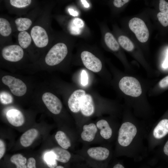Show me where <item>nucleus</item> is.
Wrapping results in <instances>:
<instances>
[{"instance_id":"obj_1","label":"nucleus","mask_w":168,"mask_h":168,"mask_svg":"<svg viewBox=\"0 0 168 168\" xmlns=\"http://www.w3.org/2000/svg\"><path fill=\"white\" fill-rule=\"evenodd\" d=\"M147 133V128L129 121L124 122L119 128L114 155L137 160L142 159L146 154L144 140L146 139Z\"/></svg>"},{"instance_id":"obj_2","label":"nucleus","mask_w":168,"mask_h":168,"mask_svg":"<svg viewBox=\"0 0 168 168\" xmlns=\"http://www.w3.org/2000/svg\"><path fill=\"white\" fill-rule=\"evenodd\" d=\"M74 152L90 162L95 163L107 162L114 155L110 144L97 146L83 145L81 148Z\"/></svg>"},{"instance_id":"obj_3","label":"nucleus","mask_w":168,"mask_h":168,"mask_svg":"<svg viewBox=\"0 0 168 168\" xmlns=\"http://www.w3.org/2000/svg\"><path fill=\"white\" fill-rule=\"evenodd\" d=\"M78 142L83 145L101 144L96 123L86 122L77 129Z\"/></svg>"},{"instance_id":"obj_4","label":"nucleus","mask_w":168,"mask_h":168,"mask_svg":"<svg viewBox=\"0 0 168 168\" xmlns=\"http://www.w3.org/2000/svg\"><path fill=\"white\" fill-rule=\"evenodd\" d=\"M96 124L101 145L115 141L119 126L113 125L104 119L98 120Z\"/></svg>"},{"instance_id":"obj_5","label":"nucleus","mask_w":168,"mask_h":168,"mask_svg":"<svg viewBox=\"0 0 168 168\" xmlns=\"http://www.w3.org/2000/svg\"><path fill=\"white\" fill-rule=\"evenodd\" d=\"M68 52L67 45L63 42H58L53 45L48 50L44 58V62L48 66L56 65L62 62Z\"/></svg>"},{"instance_id":"obj_6","label":"nucleus","mask_w":168,"mask_h":168,"mask_svg":"<svg viewBox=\"0 0 168 168\" xmlns=\"http://www.w3.org/2000/svg\"><path fill=\"white\" fill-rule=\"evenodd\" d=\"M120 90L125 94L133 97H137L142 94L140 84L136 78L130 76L122 78L119 82Z\"/></svg>"},{"instance_id":"obj_7","label":"nucleus","mask_w":168,"mask_h":168,"mask_svg":"<svg viewBox=\"0 0 168 168\" xmlns=\"http://www.w3.org/2000/svg\"><path fill=\"white\" fill-rule=\"evenodd\" d=\"M30 34L35 45L37 48L43 49L49 44V33L44 26L40 25L34 26L31 28Z\"/></svg>"},{"instance_id":"obj_8","label":"nucleus","mask_w":168,"mask_h":168,"mask_svg":"<svg viewBox=\"0 0 168 168\" xmlns=\"http://www.w3.org/2000/svg\"><path fill=\"white\" fill-rule=\"evenodd\" d=\"M128 26L140 42L144 43L147 41L149 37V32L142 20L138 18H133L129 21Z\"/></svg>"},{"instance_id":"obj_9","label":"nucleus","mask_w":168,"mask_h":168,"mask_svg":"<svg viewBox=\"0 0 168 168\" xmlns=\"http://www.w3.org/2000/svg\"><path fill=\"white\" fill-rule=\"evenodd\" d=\"M1 80L3 84L8 86L12 93L14 95L21 96L26 92V86L21 79L7 75L3 76Z\"/></svg>"},{"instance_id":"obj_10","label":"nucleus","mask_w":168,"mask_h":168,"mask_svg":"<svg viewBox=\"0 0 168 168\" xmlns=\"http://www.w3.org/2000/svg\"><path fill=\"white\" fill-rule=\"evenodd\" d=\"M24 54L23 49L17 44H11L4 46L1 51V54L5 60L16 62L21 60Z\"/></svg>"},{"instance_id":"obj_11","label":"nucleus","mask_w":168,"mask_h":168,"mask_svg":"<svg viewBox=\"0 0 168 168\" xmlns=\"http://www.w3.org/2000/svg\"><path fill=\"white\" fill-rule=\"evenodd\" d=\"M55 138L59 146L65 149H73L78 142L77 134L70 136L62 130L57 131Z\"/></svg>"},{"instance_id":"obj_12","label":"nucleus","mask_w":168,"mask_h":168,"mask_svg":"<svg viewBox=\"0 0 168 168\" xmlns=\"http://www.w3.org/2000/svg\"><path fill=\"white\" fill-rule=\"evenodd\" d=\"M42 100L48 109L52 114L58 115L61 112L62 105L60 99L52 93L46 92L42 96Z\"/></svg>"},{"instance_id":"obj_13","label":"nucleus","mask_w":168,"mask_h":168,"mask_svg":"<svg viewBox=\"0 0 168 168\" xmlns=\"http://www.w3.org/2000/svg\"><path fill=\"white\" fill-rule=\"evenodd\" d=\"M82 61L88 69L95 72H100L102 67L100 60L91 52L84 51L81 54Z\"/></svg>"},{"instance_id":"obj_14","label":"nucleus","mask_w":168,"mask_h":168,"mask_svg":"<svg viewBox=\"0 0 168 168\" xmlns=\"http://www.w3.org/2000/svg\"><path fill=\"white\" fill-rule=\"evenodd\" d=\"M96 108L91 96L86 94L81 100L80 104L81 114L85 118H89L94 114Z\"/></svg>"},{"instance_id":"obj_15","label":"nucleus","mask_w":168,"mask_h":168,"mask_svg":"<svg viewBox=\"0 0 168 168\" xmlns=\"http://www.w3.org/2000/svg\"><path fill=\"white\" fill-rule=\"evenodd\" d=\"M85 91L82 89L74 91L69 97L68 104L70 111L75 114L80 111V104L82 97L86 95Z\"/></svg>"},{"instance_id":"obj_16","label":"nucleus","mask_w":168,"mask_h":168,"mask_svg":"<svg viewBox=\"0 0 168 168\" xmlns=\"http://www.w3.org/2000/svg\"><path fill=\"white\" fill-rule=\"evenodd\" d=\"M54 154L57 161L63 163H67L72 158L83 159L79 155L74 153H72L68 150L62 148L60 146H55L51 150Z\"/></svg>"},{"instance_id":"obj_17","label":"nucleus","mask_w":168,"mask_h":168,"mask_svg":"<svg viewBox=\"0 0 168 168\" xmlns=\"http://www.w3.org/2000/svg\"><path fill=\"white\" fill-rule=\"evenodd\" d=\"M6 116L9 123L14 126H21L25 122L23 114L20 111L17 109L9 110L7 112Z\"/></svg>"},{"instance_id":"obj_18","label":"nucleus","mask_w":168,"mask_h":168,"mask_svg":"<svg viewBox=\"0 0 168 168\" xmlns=\"http://www.w3.org/2000/svg\"><path fill=\"white\" fill-rule=\"evenodd\" d=\"M38 134V131L36 129L31 128L25 132L21 136L20 142L22 146L27 147L32 143Z\"/></svg>"},{"instance_id":"obj_19","label":"nucleus","mask_w":168,"mask_h":168,"mask_svg":"<svg viewBox=\"0 0 168 168\" xmlns=\"http://www.w3.org/2000/svg\"><path fill=\"white\" fill-rule=\"evenodd\" d=\"M84 26V22L82 19L76 18L72 19L70 22L68 28L71 34L75 35H79L82 33Z\"/></svg>"},{"instance_id":"obj_20","label":"nucleus","mask_w":168,"mask_h":168,"mask_svg":"<svg viewBox=\"0 0 168 168\" xmlns=\"http://www.w3.org/2000/svg\"><path fill=\"white\" fill-rule=\"evenodd\" d=\"M17 38L19 45L23 49H27L31 44L32 40L31 37L26 31L20 32Z\"/></svg>"},{"instance_id":"obj_21","label":"nucleus","mask_w":168,"mask_h":168,"mask_svg":"<svg viewBox=\"0 0 168 168\" xmlns=\"http://www.w3.org/2000/svg\"><path fill=\"white\" fill-rule=\"evenodd\" d=\"M16 29L20 32L26 31L31 26L32 21L31 20L27 17H18L14 21Z\"/></svg>"},{"instance_id":"obj_22","label":"nucleus","mask_w":168,"mask_h":168,"mask_svg":"<svg viewBox=\"0 0 168 168\" xmlns=\"http://www.w3.org/2000/svg\"><path fill=\"white\" fill-rule=\"evenodd\" d=\"M12 28L9 21L7 19L0 18V34L3 37H8L11 34Z\"/></svg>"},{"instance_id":"obj_23","label":"nucleus","mask_w":168,"mask_h":168,"mask_svg":"<svg viewBox=\"0 0 168 168\" xmlns=\"http://www.w3.org/2000/svg\"><path fill=\"white\" fill-rule=\"evenodd\" d=\"M104 40L106 45L111 50L117 51L119 49V45L111 33L107 32L105 35Z\"/></svg>"},{"instance_id":"obj_24","label":"nucleus","mask_w":168,"mask_h":168,"mask_svg":"<svg viewBox=\"0 0 168 168\" xmlns=\"http://www.w3.org/2000/svg\"><path fill=\"white\" fill-rule=\"evenodd\" d=\"M11 161L15 164L16 168H27L26 165L27 160L21 154H17L13 155L10 158Z\"/></svg>"},{"instance_id":"obj_25","label":"nucleus","mask_w":168,"mask_h":168,"mask_svg":"<svg viewBox=\"0 0 168 168\" xmlns=\"http://www.w3.org/2000/svg\"><path fill=\"white\" fill-rule=\"evenodd\" d=\"M118 41L121 46L128 51H132L134 49L133 44L126 36L121 35L119 36L118 38Z\"/></svg>"},{"instance_id":"obj_26","label":"nucleus","mask_w":168,"mask_h":168,"mask_svg":"<svg viewBox=\"0 0 168 168\" xmlns=\"http://www.w3.org/2000/svg\"><path fill=\"white\" fill-rule=\"evenodd\" d=\"M44 158L46 164L49 168H54L58 166L55 155L51 151L45 153Z\"/></svg>"},{"instance_id":"obj_27","label":"nucleus","mask_w":168,"mask_h":168,"mask_svg":"<svg viewBox=\"0 0 168 168\" xmlns=\"http://www.w3.org/2000/svg\"><path fill=\"white\" fill-rule=\"evenodd\" d=\"M9 3L12 7L19 9H23L28 7L31 4V0H10Z\"/></svg>"},{"instance_id":"obj_28","label":"nucleus","mask_w":168,"mask_h":168,"mask_svg":"<svg viewBox=\"0 0 168 168\" xmlns=\"http://www.w3.org/2000/svg\"><path fill=\"white\" fill-rule=\"evenodd\" d=\"M13 98L12 95L7 92L2 91L0 94V101L1 104L8 105L13 102Z\"/></svg>"},{"instance_id":"obj_29","label":"nucleus","mask_w":168,"mask_h":168,"mask_svg":"<svg viewBox=\"0 0 168 168\" xmlns=\"http://www.w3.org/2000/svg\"><path fill=\"white\" fill-rule=\"evenodd\" d=\"M157 17L163 26L166 27L168 26V13L159 12L157 14Z\"/></svg>"},{"instance_id":"obj_30","label":"nucleus","mask_w":168,"mask_h":168,"mask_svg":"<svg viewBox=\"0 0 168 168\" xmlns=\"http://www.w3.org/2000/svg\"><path fill=\"white\" fill-rule=\"evenodd\" d=\"M159 9L161 12L168 13V2L164 0H160Z\"/></svg>"},{"instance_id":"obj_31","label":"nucleus","mask_w":168,"mask_h":168,"mask_svg":"<svg viewBox=\"0 0 168 168\" xmlns=\"http://www.w3.org/2000/svg\"><path fill=\"white\" fill-rule=\"evenodd\" d=\"M88 83L87 74L85 70H82L81 73V84L83 86H86Z\"/></svg>"},{"instance_id":"obj_32","label":"nucleus","mask_w":168,"mask_h":168,"mask_svg":"<svg viewBox=\"0 0 168 168\" xmlns=\"http://www.w3.org/2000/svg\"><path fill=\"white\" fill-rule=\"evenodd\" d=\"M129 1V0H114L113 1V4L116 7L120 8Z\"/></svg>"},{"instance_id":"obj_33","label":"nucleus","mask_w":168,"mask_h":168,"mask_svg":"<svg viewBox=\"0 0 168 168\" xmlns=\"http://www.w3.org/2000/svg\"><path fill=\"white\" fill-rule=\"evenodd\" d=\"M27 162V168H36L35 167L36 161L34 158H29Z\"/></svg>"},{"instance_id":"obj_34","label":"nucleus","mask_w":168,"mask_h":168,"mask_svg":"<svg viewBox=\"0 0 168 168\" xmlns=\"http://www.w3.org/2000/svg\"><path fill=\"white\" fill-rule=\"evenodd\" d=\"M6 150V147L4 142L2 140H0V159L3 156Z\"/></svg>"},{"instance_id":"obj_35","label":"nucleus","mask_w":168,"mask_h":168,"mask_svg":"<svg viewBox=\"0 0 168 168\" xmlns=\"http://www.w3.org/2000/svg\"><path fill=\"white\" fill-rule=\"evenodd\" d=\"M160 86L162 88L168 86V76L161 80L159 82Z\"/></svg>"},{"instance_id":"obj_36","label":"nucleus","mask_w":168,"mask_h":168,"mask_svg":"<svg viewBox=\"0 0 168 168\" xmlns=\"http://www.w3.org/2000/svg\"><path fill=\"white\" fill-rule=\"evenodd\" d=\"M163 151L164 154L168 156V140L164 145L163 148Z\"/></svg>"},{"instance_id":"obj_37","label":"nucleus","mask_w":168,"mask_h":168,"mask_svg":"<svg viewBox=\"0 0 168 168\" xmlns=\"http://www.w3.org/2000/svg\"><path fill=\"white\" fill-rule=\"evenodd\" d=\"M68 11L70 14L72 16H75L78 15V12L72 9L69 8Z\"/></svg>"},{"instance_id":"obj_38","label":"nucleus","mask_w":168,"mask_h":168,"mask_svg":"<svg viewBox=\"0 0 168 168\" xmlns=\"http://www.w3.org/2000/svg\"><path fill=\"white\" fill-rule=\"evenodd\" d=\"M112 168H125L124 165L121 163L118 162L113 165Z\"/></svg>"},{"instance_id":"obj_39","label":"nucleus","mask_w":168,"mask_h":168,"mask_svg":"<svg viewBox=\"0 0 168 168\" xmlns=\"http://www.w3.org/2000/svg\"><path fill=\"white\" fill-rule=\"evenodd\" d=\"M162 66L164 68H166L168 67V49L167 51V57L164 61Z\"/></svg>"},{"instance_id":"obj_40","label":"nucleus","mask_w":168,"mask_h":168,"mask_svg":"<svg viewBox=\"0 0 168 168\" xmlns=\"http://www.w3.org/2000/svg\"><path fill=\"white\" fill-rule=\"evenodd\" d=\"M81 1L85 7L88 8L89 7V5L86 1L85 0H81Z\"/></svg>"},{"instance_id":"obj_41","label":"nucleus","mask_w":168,"mask_h":168,"mask_svg":"<svg viewBox=\"0 0 168 168\" xmlns=\"http://www.w3.org/2000/svg\"><path fill=\"white\" fill-rule=\"evenodd\" d=\"M54 168H64V167L62 166H57Z\"/></svg>"},{"instance_id":"obj_42","label":"nucleus","mask_w":168,"mask_h":168,"mask_svg":"<svg viewBox=\"0 0 168 168\" xmlns=\"http://www.w3.org/2000/svg\"><path fill=\"white\" fill-rule=\"evenodd\" d=\"M144 168H151L149 167H145Z\"/></svg>"}]
</instances>
